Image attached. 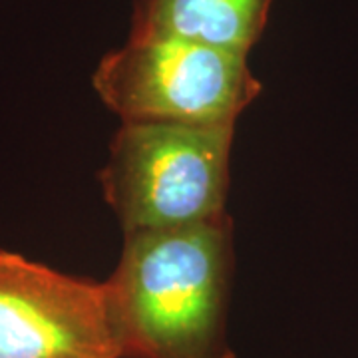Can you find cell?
Instances as JSON below:
<instances>
[{
	"mask_svg": "<svg viewBox=\"0 0 358 358\" xmlns=\"http://www.w3.org/2000/svg\"><path fill=\"white\" fill-rule=\"evenodd\" d=\"M233 261L229 215L124 235L103 282L122 358H235L227 338Z\"/></svg>",
	"mask_w": 358,
	"mask_h": 358,
	"instance_id": "1",
	"label": "cell"
},
{
	"mask_svg": "<svg viewBox=\"0 0 358 358\" xmlns=\"http://www.w3.org/2000/svg\"><path fill=\"white\" fill-rule=\"evenodd\" d=\"M235 128L122 122L100 171L124 235L227 215Z\"/></svg>",
	"mask_w": 358,
	"mask_h": 358,
	"instance_id": "2",
	"label": "cell"
},
{
	"mask_svg": "<svg viewBox=\"0 0 358 358\" xmlns=\"http://www.w3.org/2000/svg\"><path fill=\"white\" fill-rule=\"evenodd\" d=\"M249 54L193 40L129 34L96 68V94L122 122L235 128L261 94Z\"/></svg>",
	"mask_w": 358,
	"mask_h": 358,
	"instance_id": "3",
	"label": "cell"
},
{
	"mask_svg": "<svg viewBox=\"0 0 358 358\" xmlns=\"http://www.w3.org/2000/svg\"><path fill=\"white\" fill-rule=\"evenodd\" d=\"M0 358H122L103 282L0 249Z\"/></svg>",
	"mask_w": 358,
	"mask_h": 358,
	"instance_id": "4",
	"label": "cell"
},
{
	"mask_svg": "<svg viewBox=\"0 0 358 358\" xmlns=\"http://www.w3.org/2000/svg\"><path fill=\"white\" fill-rule=\"evenodd\" d=\"M273 0H136L129 34L193 40L249 54L267 26Z\"/></svg>",
	"mask_w": 358,
	"mask_h": 358,
	"instance_id": "5",
	"label": "cell"
}]
</instances>
